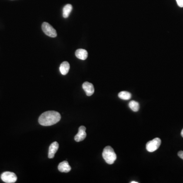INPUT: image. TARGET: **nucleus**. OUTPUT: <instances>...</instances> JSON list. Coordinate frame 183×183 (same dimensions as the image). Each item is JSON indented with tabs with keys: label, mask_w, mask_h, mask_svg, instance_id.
<instances>
[{
	"label": "nucleus",
	"mask_w": 183,
	"mask_h": 183,
	"mask_svg": "<svg viewBox=\"0 0 183 183\" xmlns=\"http://www.w3.org/2000/svg\"><path fill=\"white\" fill-rule=\"evenodd\" d=\"M61 114L56 111H45L39 117V124L44 126H49L56 124L61 120Z\"/></svg>",
	"instance_id": "1"
},
{
	"label": "nucleus",
	"mask_w": 183,
	"mask_h": 183,
	"mask_svg": "<svg viewBox=\"0 0 183 183\" xmlns=\"http://www.w3.org/2000/svg\"><path fill=\"white\" fill-rule=\"evenodd\" d=\"M102 157L105 162L108 164H113L117 159V155L113 148L110 146H107L104 148Z\"/></svg>",
	"instance_id": "2"
},
{
	"label": "nucleus",
	"mask_w": 183,
	"mask_h": 183,
	"mask_svg": "<svg viewBox=\"0 0 183 183\" xmlns=\"http://www.w3.org/2000/svg\"><path fill=\"white\" fill-rule=\"evenodd\" d=\"M161 143V139L159 138H155L147 143L146 144V148L148 152H154L159 148Z\"/></svg>",
	"instance_id": "3"
},
{
	"label": "nucleus",
	"mask_w": 183,
	"mask_h": 183,
	"mask_svg": "<svg viewBox=\"0 0 183 183\" xmlns=\"http://www.w3.org/2000/svg\"><path fill=\"white\" fill-rule=\"evenodd\" d=\"M42 30L43 32L47 36L55 38L57 36L56 31L49 23L44 22L42 25Z\"/></svg>",
	"instance_id": "4"
},
{
	"label": "nucleus",
	"mask_w": 183,
	"mask_h": 183,
	"mask_svg": "<svg viewBox=\"0 0 183 183\" xmlns=\"http://www.w3.org/2000/svg\"><path fill=\"white\" fill-rule=\"evenodd\" d=\"M1 177L5 183H14L17 181V176L12 172H4L2 174Z\"/></svg>",
	"instance_id": "5"
},
{
	"label": "nucleus",
	"mask_w": 183,
	"mask_h": 183,
	"mask_svg": "<svg viewBox=\"0 0 183 183\" xmlns=\"http://www.w3.org/2000/svg\"><path fill=\"white\" fill-rule=\"evenodd\" d=\"M86 128L84 126L79 127L77 134L75 136L74 139L77 142H79L84 140L87 136V133L85 132Z\"/></svg>",
	"instance_id": "6"
},
{
	"label": "nucleus",
	"mask_w": 183,
	"mask_h": 183,
	"mask_svg": "<svg viewBox=\"0 0 183 183\" xmlns=\"http://www.w3.org/2000/svg\"><path fill=\"white\" fill-rule=\"evenodd\" d=\"M82 89H84L88 96H91L94 93L95 89L94 85L90 82L87 81L84 82V84H82Z\"/></svg>",
	"instance_id": "7"
},
{
	"label": "nucleus",
	"mask_w": 183,
	"mask_h": 183,
	"mask_svg": "<svg viewBox=\"0 0 183 183\" xmlns=\"http://www.w3.org/2000/svg\"><path fill=\"white\" fill-rule=\"evenodd\" d=\"M59 147V145L58 142L55 141L51 144L49 146V150H48V158L52 159L55 157V154L58 151Z\"/></svg>",
	"instance_id": "8"
},
{
	"label": "nucleus",
	"mask_w": 183,
	"mask_h": 183,
	"mask_svg": "<svg viewBox=\"0 0 183 183\" xmlns=\"http://www.w3.org/2000/svg\"><path fill=\"white\" fill-rule=\"evenodd\" d=\"M58 169L61 173H67L70 171L71 167L69 164L68 162L67 161H64L60 163L58 165Z\"/></svg>",
	"instance_id": "9"
},
{
	"label": "nucleus",
	"mask_w": 183,
	"mask_h": 183,
	"mask_svg": "<svg viewBox=\"0 0 183 183\" xmlns=\"http://www.w3.org/2000/svg\"><path fill=\"white\" fill-rule=\"evenodd\" d=\"M75 56L77 58L81 60H85L87 59L88 56V52L84 49H77L75 52Z\"/></svg>",
	"instance_id": "10"
},
{
	"label": "nucleus",
	"mask_w": 183,
	"mask_h": 183,
	"mask_svg": "<svg viewBox=\"0 0 183 183\" xmlns=\"http://www.w3.org/2000/svg\"><path fill=\"white\" fill-rule=\"evenodd\" d=\"M70 69V64L68 62L64 61L61 64L60 67V71L62 75H66Z\"/></svg>",
	"instance_id": "11"
},
{
	"label": "nucleus",
	"mask_w": 183,
	"mask_h": 183,
	"mask_svg": "<svg viewBox=\"0 0 183 183\" xmlns=\"http://www.w3.org/2000/svg\"><path fill=\"white\" fill-rule=\"evenodd\" d=\"M72 8L73 7L71 4H67L64 7L63 10V16L64 18L66 19L69 17L71 12L72 11Z\"/></svg>",
	"instance_id": "12"
},
{
	"label": "nucleus",
	"mask_w": 183,
	"mask_h": 183,
	"mask_svg": "<svg viewBox=\"0 0 183 183\" xmlns=\"http://www.w3.org/2000/svg\"><path fill=\"white\" fill-rule=\"evenodd\" d=\"M118 96L121 99L128 100L131 99V94L127 91H122L119 94Z\"/></svg>",
	"instance_id": "13"
},
{
	"label": "nucleus",
	"mask_w": 183,
	"mask_h": 183,
	"mask_svg": "<svg viewBox=\"0 0 183 183\" xmlns=\"http://www.w3.org/2000/svg\"><path fill=\"white\" fill-rule=\"evenodd\" d=\"M129 106L132 110L134 112H137L139 110V104L135 101H131L129 102Z\"/></svg>",
	"instance_id": "14"
},
{
	"label": "nucleus",
	"mask_w": 183,
	"mask_h": 183,
	"mask_svg": "<svg viewBox=\"0 0 183 183\" xmlns=\"http://www.w3.org/2000/svg\"><path fill=\"white\" fill-rule=\"evenodd\" d=\"M176 1L179 7H183V0H176Z\"/></svg>",
	"instance_id": "15"
},
{
	"label": "nucleus",
	"mask_w": 183,
	"mask_h": 183,
	"mask_svg": "<svg viewBox=\"0 0 183 183\" xmlns=\"http://www.w3.org/2000/svg\"><path fill=\"white\" fill-rule=\"evenodd\" d=\"M177 155H178V156H179V157H180V158L182 159H183V151H179V152H178Z\"/></svg>",
	"instance_id": "16"
},
{
	"label": "nucleus",
	"mask_w": 183,
	"mask_h": 183,
	"mask_svg": "<svg viewBox=\"0 0 183 183\" xmlns=\"http://www.w3.org/2000/svg\"><path fill=\"white\" fill-rule=\"evenodd\" d=\"M181 136L183 137V129H182V131H181Z\"/></svg>",
	"instance_id": "17"
},
{
	"label": "nucleus",
	"mask_w": 183,
	"mask_h": 183,
	"mask_svg": "<svg viewBox=\"0 0 183 183\" xmlns=\"http://www.w3.org/2000/svg\"><path fill=\"white\" fill-rule=\"evenodd\" d=\"M139 182H135V181H132V182H131V183H138Z\"/></svg>",
	"instance_id": "18"
}]
</instances>
